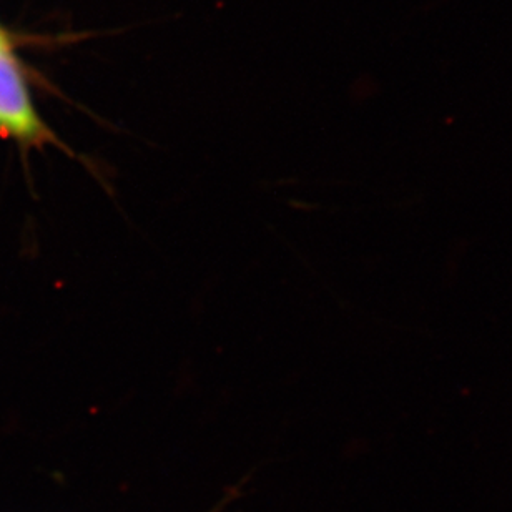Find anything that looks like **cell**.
<instances>
[{"mask_svg":"<svg viewBox=\"0 0 512 512\" xmlns=\"http://www.w3.org/2000/svg\"><path fill=\"white\" fill-rule=\"evenodd\" d=\"M0 132L25 147L57 143L35 107L24 70L12 52L0 54Z\"/></svg>","mask_w":512,"mask_h":512,"instance_id":"6da1fadb","label":"cell"},{"mask_svg":"<svg viewBox=\"0 0 512 512\" xmlns=\"http://www.w3.org/2000/svg\"><path fill=\"white\" fill-rule=\"evenodd\" d=\"M5 52H12V39H10L9 32L0 25V54Z\"/></svg>","mask_w":512,"mask_h":512,"instance_id":"7a4b0ae2","label":"cell"},{"mask_svg":"<svg viewBox=\"0 0 512 512\" xmlns=\"http://www.w3.org/2000/svg\"><path fill=\"white\" fill-rule=\"evenodd\" d=\"M0 133H2V132H0Z\"/></svg>","mask_w":512,"mask_h":512,"instance_id":"3957f363","label":"cell"}]
</instances>
